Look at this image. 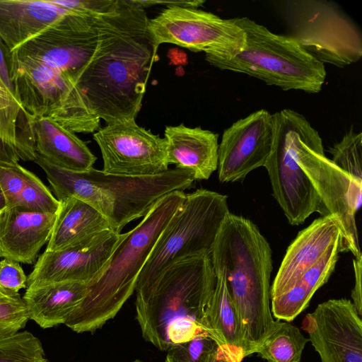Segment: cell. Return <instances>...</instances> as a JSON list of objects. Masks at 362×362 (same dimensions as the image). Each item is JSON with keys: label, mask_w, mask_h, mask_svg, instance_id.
<instances>
[{"label": "cell", "mask_w": 362, "mask_h": 362, "mask_svg": "<svg viewBox=\"0 0 362 362\" xmlns=\"http://www.w3.org/2000/svg\"><path fill=\"white\" fill-rule=\"evenodd\" d=\"M148 22L144 8L128 0L76 83L107 124L135 119L141 109L155 61Z\"/></svg>", "instance_id": "6da1fadb"}, {"label": "cell", "mask_w": 362, "mask_h": 362, "mask_svg": "<svg viewBox=\"0 0 362 362\" xmlns=\"http://www.w3.org/2000/svg\"><path fill=\"white\" fill-rule=\"evenodd\" d=\"M216 278L211 256L179 261L136 291V315L145 341L163 351L208 336L207 310ZM211 338V337H210Z\"/></svg>", "instance_id": "7a4b0ae2"}, {"label": "cell", "mask_w": 362, "mask_h": 362, "mask_svg": "<svg viewBox=\"0 0 362 362\" xmlns=\"http://www.w3.org/2000/svg\"><path fill=\"white\" fill-rule=\"evenodd\" d=\"M211 259L221 274L239 316L245 357L274 323L271 310L272 250L250 220L229 213L215 241Z\"/></svg>", "instance_id": "3957f363"}, {"label": "cell", "mask_w": 362, "mask_h": 362, "mask_svg": "<svg viewBox=\"0 0 362 362\" xmlns=\"http://www.w3.org/2000/svg\"><path fill=\"white\" fill-rule=\"evenodd\" d=\"M184 191L158 200L115 250L84 299L64 323L77 333L94 332L112 319L135 291L138 276L159 235L182 204Z\"/></svg>", "instance_id": "277c9868"}, {"label": "cell", "mask_w": 362, "mask_h": 362, "mask_svg": "<svg viewBox=\"0 0 362 362\" xmlns=\"http://www.w3.org/2000/svg\"><path fill=\"white\" fill-rule=\"evenodd\" d=\"M33 161L45 173L59 202L74 197L87 202L118 233L131 221L144 217L163 196L189 189L195 181L191 173L176 168L152 176L127 177L106 174L93 167L73 172L36 154Z\"/></svg>", "instance_id": "5b68a950"}, {"label": "cell", "mask_w": 362, "mask_h": 362, "mask_svg": "<svg viewBox=\"0 0 362 362\" xmlns=\"http://www.w3.org/2000/svg\"><path fill=\"white\" fill-rule=\"evenodd\" d=\"M232 20L245 33V47L230 60H206L211 65L247 74L284 90L317 93L322 90L326 78L325 64L291 36L275 34L247 17Z\"/></svg>", "instance_id": "8992f818"}, {"label": "cell", "mask_w": 362, "mask_h": 362, "mask_svg": "<svg viewBox=\"0 0 362 362\" xmlns=\"http://www.w3.org/2000/svg\"><path fill=\"white\" fill-rule=\"evenodd\" d=\"M227 196L199 189L186 194L177 211L159 235L136 284L149 286L165 269L182 259L210 255L230 213Z\"/></svg>", "instance_id": "52a82bcc"}, {"label": "cell", "mask_w": 362, "mask_h": 362, "mask_svg": "<svg viewBox=\"0 0 362 362\" xmlns=\"http://www.w3.org/2000/svg\"><path fill=\"white\" fill-rule=\"evenodd\" d=\"M296 160L315 188L321 216L336 215L341 229V252L362 257L355 215L361 206L362 182L336 165L324 153L318 132L298 114L294 139Z\"/></svg>", "instance_id": "ba28073f"}, {"label": "cell", "mask_w": 362, "mask_h": 362, "mask_svg": "<svg viewBox=\"0 0 362 362\" xmlns=\"http://www.w3.org/2000/svg\"><path fill=\"white\" fill-rule=\"evenodd\" d=\"M11 79L17 100L29 115L52 119L74 133L99 129L100 119L66 74L11 54Z\"/></svg>", "instance_id": "9c48e42d"}, {"label": "cell", "mask_w": 362, "mask_h": 362, "mask_svg": "<svg viewBox=\"0 0 362 362\" xmlns=\"http://www.w3.org/2000/svg\"><path fill=\"white\" fill-rule=\"evenodd\" d=\"M284 16L290 36L320 62L343 68L361 58V33L334 3L288 0L284 2Z\"/></svg>", "instance_id": "30bf717a"}, {"label": "cell", "mask_w": 362, "mask_h": 362, "mask_svg": "<svg viewBox=\"0 0 362 362\" xmlns=\"http://www.w3.org/2000/svg\"><path fill=\"white\" fill-rule=\"evenodd\" d=\"M123 4L124 0H121L115 12L101 17L71 13L57 25L28 41L11 54L64 73L77 83L118 19Z\"/></svg>", "instance_id": "8fae6325"}, {"label": "cell", "mask_w": 362, "mask_h": 362, "mask_svg": "<svg viewBox=\"0 0 362 362\" xmlns=\"http://www.w3.org/2000/svg\"><path fill=\"white\" fill-rule=\"evenodd\" d=\"M148 31L156 59L158 47L171 43L204 52L206 60H230L245 47L244 30L232 20L195 8L170 6L148 19Z\"/></svg>", "instance_id": "7c38bea8"}, {"label": "cell", "mask_w": 362, "mask_h": 362, "mask_svg": "<svg viewBox=\"0 0 362 362\" xmlns=\"http://www.w3.org/2000/svg\"><path fill=\"white\" fill-rule=\"evenodd\" d=\"M298 114L290 109L273 114L274 143L264 166L273 196L293 226L302 224L320 210L317 194L295 158L294 139Z\"/></svg>", "instance_id": "4fadbf2b"}, {"label": "cell", "mask_w": 362, "mask_h": 362, "mask_svg": "<svg viewBox=\"0 0 362 362\" xmlns=\"http://www.w3.org/2000/svg\"><path fill=\"white\" fill-rule=\"evenodd\" d=\"M106 174L144 177L168 170L164 138L139 126L135 119L107 124L93 134Z\"/></svg>", "instance_id": "5bb4252c"}, {"label": "cell", "mask_w": 362, "mask_h": 362, "mask_svg": "<svg viewBox=\"0 0 362 362\" xmlns=\"http://www.w3.org/2000/svg\"><path fill=\"white\" fill-rule=\"evenodd\" d=\"M124 236L109 229L65 250H45L27 277L26 288L62 281L84 282L91 286Z\"/></svg>", "instance_id": "9a60e30c"}, {"label": "cell", "mask_w": 362, "mask_h": 362, "mask_svg": "<svg viewBox=\"0 0 362 362\" xmlns=\"http://www.w3.org/2000/svg\"><path fill=\"white\" fill-rule=\"evenodd\" d=\"M321 362H362V321L346 298L320 303L302 321Z\"/></svg>", "instance_id": "2e32d148"}, {"label": "cell", "mask_w": 362, "mask_h": 362, "mask_svg": "<svg viewBox=\"0 0 362 362\" xmlns=\"http://www.w3.org/2000/svg\"><path fill=\"white\" fill-rule=\"evenodd\" d=\"M274 137V116L264 109L237 120L225 129L218 148L219 181H240L255 169L264 167L272 151Z\"/></svg>", "instance_id": "e0dca14e"}, {"label": "cell", "mask_w": 362, "mask_h": 362, "mask_svg": "<svg viewBox=\"0 0 362 362\" xmlns=\"http://www.w3.org/2000/svg\"><path fill=\"white\" fill-rule=\"evenodd\" d=\"M18 144L29 160L35 154L51 164L73 172H84L93 168L96 157L74 132L56 121L35 117L25 112Z\"/></svg>", "instance_id": "ac0fdd59"}, {"label": "cell", "mask_w": 362, "mask_h": 362, "mask_svg": "<svg viewBox=\"0 0 362 362\" xmlns=\"http://www.w3.org/2000/svg\"><path fill=\"white\" fill-rule=\"evenodd\" d=\"M341 240L336 215L321 216L300 230L287 248L270 288V298L286 291L304 272L320 261Z\"/></svg>", "instance_id": "d6986e66"}, {"label": "cell", "mask_w": 362, "mask_h": 362, "mask_svg": "<svg viewBox=\"0 0 362 362\" xmlns=\"http://www.w3.org/2000/svg\"><path fill=\"white\" fill-rule=\"evenodd\" d=\"M57 214L32 212L20 206L0 214V257L32 264L49 240Z\"/></svg>", "instance_id": "ffe728a7"}, {"label": "cell", "mask_w": 362, "mask_h": 362, "mask_svg": "<svg viewBox=\"0 0 362 362\" xmlns=\"http://www.w3.org/2000/svg\"><path fill=\"white\" fill-rule=\"evenodd\" d=\"M71 13L49 0H0V37L13 52Z\"/></svg>", "instance_id": "44dd1931"}, {"label": "cell", "mask_w": 362, "mask_h": 362, "mask_svg": "<svg viewBox=\"0 0 362 362\" xmlns=\"http://www.w3.org/2000/svg\"><path fill=\"white\" fill-rule=\"evenodd\" d=\"M164 135L168 165L189 171L195 180H208L217 170L218 134L181 124L167 126Z\"/></svg>", "instance_id": "7402d4cb"}, {"label": "cell", "mask_w": 362, "mask_h": 362, "mask_svg": "<svg viewBox=\"0 0 362 362\" xmlns=\"http://www.w3.org/2000/svg\"><path fill=\"white\" fill-rule=\"evenodd\" d=\"M90 288L84 282H56L26 288L23 299L30 320L46 329L64 324Z\"/></svg>", "instance_id": "603a6c76"}, {"label": "cell", "mask_w": 362, "mask_h": 362, "mask_svg": "<svg viewBox=\"0 0 362 362\" xmlns=\"http://www.w3.org/2000/svg\"><path fill=\"white\" fill-rule=\"evenodd\" d=\"M59 202V209L45 250H63L111 229L107 219L87 202L74 197L65 198Z\"/></svg>", "instance_id": "cb8c5ba5"}, {"label": "cell", "mask_w": 362, "mask_h": 362, "mask_svg": "<svg viewBox=\"0 0 362 362\" xmlns=\"http://www.w3.org/2000/svg\"><path fill=\"white\" fill-rule=\"evenodd\" d=\"M216 286L207 310L209 334L235 362L245 357L240 319L223 276L216 273Z\"/></svg>", "instance_id": "d4e9b609"}, {"label": "cell", "mask_w": 362, "mask_h": 362, "mask_svg": "<svg viewBox=\"0 0 362 362\" xmlns=\"http://www.w3.org/2000/svg\"><path fill=\"white\" fill-rule=\"evenodd\" d=\"M340 247L330 250L317 264L304 272L286 291L271 298L272 315L291 322L308 305L315 293L329 279L339 259Z\"/></svg>", "instance_id": "484cf974"}, {"label": "cell", "mask_w": 362, "mask_h": 362, "mask_svg": "<svg viewBox=\"0 0 362 362\" xmlns=\"http://www.w3.org/2000/svg\"><path fill=\"white\" fill-rule=\"evenodd\" d=\"M308 341L296 326L277 320L253 354L267 362H300Z\"/></svg>", "instance_id": "4316f807"}, {"label": "cell", "mask_w": 362, "mask_h": 362, "mask_svg": "<svg viewBox=\"0 0 362 362\" xmlns=\"http://www.w3.org/2000/svg\"><path fill=\"white\" fill-rule=\"evenodd\" d=\"M0 362H49L40 340L28 331L0 337Z\"/></svg>", "instance_id": "83f0119b"}, {"label": "cell", "mask_w": 362, "mask_h": 362, "mask_svg": "<svg viewBox=\"0 0 362 362\" xmlns=\"http://www.w3.org/2000/svg\"><path fill=\"white\" fill-rule=\"evenodd\" d=\"M328 151L332 162L355 180L362 182V134L353 128L341 140L331 146Z\"/></svg>", "instance_id": "f1b7e54d"}, {"label": "cell", "mask_w": 362, "mask_h": 362, "mask_svg": "<svg viewBox=\"0 0 362 362\" xmlns=\"http://www.w3.org/2000/svg\"><path fill=\"white\" fill-rule=\"evenodd\" d=\"M15 206L32 212L55 214L58 212L60 202L49 188L31 173Z\"/></svg>", "instance_id": "f546056e"}, {"label": "cell", "mask_w": 362, "mask_h": 362, "mask_svg": "<svg viewBox=\"0 0 362 362\" xmlns=\"http://www.w3.org/2000/svg\"><path fill=\"white\" fill-rule=\"evenodd\" d=\"M30 316L19 293L0 297V337L13 335L25 327Z\"/></svg>", "instance_id": "4dcf8cb0"}, {"label": "cell", "mask_w": 362, "mask_h": 362, "mask_svg": "<svg viewBox=\"0 0 362 362\" xmlns=\"http://www.w3.org/2000/svg\"><path fill=\"white\" fill-rule=\"evenodd\" d=\"M218 347L209 337L199 336L169 349L165 362H209Z\"/></svg>", "instance_id": "1f68e13d"}, {"label": "cell", "mask_w": 362, "mask_h": 362, "mask_svg": "<svg viewBox=\"0 0 362 362\" xmlns=\"http://www.w3.org/2000/svg\"><path fill=\"white\" fill-rule=\"evenodd\" d=\"M31 173L18 163L8 164L0 162V187L8 207L16 205Z\"/></svg>", "instance_id": "d6a6232c"}, {"label": "cell", "mask_w": 362, "mask_h": 362, "mask_svg": "<svg viewBox=\"0 0 362 362\" xmlns=\"http://www.w3.org/2000/svg\"><path fill=\"white\" fill-rule=\"evenodd\" d=\"M52 4L71 13L89 17H101L115 12L121 0H49Z\"/></svg>", "instance_id": "836d02e7"}, {"label": "cell", "mask_w": 362, "mask_h": 362, "mask_svg": "<svg viewBox=\"0 0 362 362\" xmlns=\"http://www.w3.org/2000/svg\"><path fill=\"white\" fill-rule=\"evenodd\" d=\"M27 287V276L19 262L4 258L0 261V291L16 295Z\"/></svg>", "instance_id": "e575fe53"}, {"label": "cell", "mask_w": 362, "mask_h": 362, "mask_svg": "<svg viewBox=\"0 0 362 362\" xmlns=\"http://www.w3.org/2000/svg\"><path fill=\"white\" fill-rule=\"evenodd\" d=\"M11 52L0 37V77L10 93L16 98L14 87L11 79Z\"/></svg>", "instance_id": "d590c367"}, {"label": "cell", "mask_w": 362, "mask_h": 362, "mask_svg": "<svg viewBox=\"0 0 362 362\" xmlns=\"http://www.w3.org/2000/svg\"><path fill=\"white\" fill-rule=\"evenodd\" d=\"M361 264L362 257L353 259L355 283L351 293L353 300L351 302L361 316H362Z\"/></svg>", "instance_id": "8d00e7d4"}, {"label": "cell", "mask_w": 362, "mask_h": 362, "mask_svg": "<svg viewBox=\"0 0 362 362\" xmlns=\"http://www.w3.org/2000/svg\"><path fill=\"white\" fill-rule=\"evenodd\" d=\"M135 1L139 4L142 8H146L149 6H153L156 5H163L166 6V7L170 6H182V7H189V8H195L201 6L204 1L202 0H194V1H187V0H178V1H158V0H135Z\"/></svg>", "instance_id": "74e56055"}, {"label": "cell", "mask_w": 362, "mask_h": 362, "mask_svg": "<svg viewBox=\"0 0 362 362\" xmlns=\"http://www.w3.org/2000/svg\"><path fill=\"white\" fill-rule=\"evenodd\" d=\"M19 160L16 148L0 138V162L17 164Z\"/></svg>", "instance_id": "f35d334b"}, {"label": "cell", "mask_w": 362, "mask_h": 362, "mask_svg": "<svg viewBox=\"0 0 362 362\" xmlns=\"http://www.w3.org/2000/svg\"><path fill=\"white\" fill-rule=\"evenodd\" d=\"M209 362H235L223 349L218 347Z\"/></svg>", "instance_id": "ab89813d"}, {"label": "cell", "mask_w": 362, "mask_h": 362, "mask_svg": "<svg viewBox=\"0 0 362 362\" xmlns=\"http://www.w3.org/2000/svg\"><path fill=\"white\" fill-rule=\"evenodd\" d=\"M0 94L3 96L8 98L11 100L13 103L15 104L19 105L21 107L17 99L10 93L3 81L1 80L0 77Z\"/></svg>", "instance_id": "60d3db41"}, {"label": "cell", "mask_w": 362, "mask_h": 362, "mask_svg": "<svg viewBox=\"0 0 362 362\" xmlns=\"http://www.w3.org/2000/svg\"><path fill=\"white\" fill-rule=\"evenodd\" d=\"M8 207L7 202L0 187V214Z\"/></svg>", "instance_id": "b9f144b4"}, {"label": "cell", "mask_w": 362, "mask_h": 362, "mask_svg": "<svg viewBox=\"0 0 362 362\" xmlns=\"http://www.w3.org/2000/svg\"><path fill=\"white\" fill-rule=\"evenodd\" d=\"M132 362H143V361H141V360H139V359H136V360H134V361H132Z\"/></svg>", "instance_id": "7bdbcfd3"}, {"label": "cell", "mask_w": 362, "mask_h": 362, "mask_svg": "<svg viewBox=\"0 0 362 362\" xmlns=\"http://www.w3.org/2000/svg\"><path fill=\"white\" fill-rule=\"evenodd\" d=\"M4 295V293H2L1 291H0V297Z\"/></svg>", "instance_id": "ee69618b"}]
</instances>
